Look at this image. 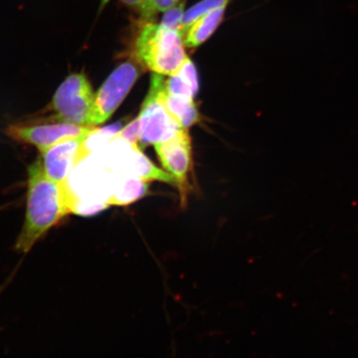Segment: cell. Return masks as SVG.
<instances>
[{"label":"cell","mask_w":358,"mask_h":358,"mask_svg":"<svg viewBox=\"0 0 358 358\" xmlns=\"http://www.w3.org/2000/svg\"><path fill=\"white\" fill-rule=\"evenodd\" d=\"M27 182L24 222L15 248L24 254L67 215L78 213L79 203L69 182H57L47 176L41 157L28 167Z\"/></svg>","instance_id":"6da1fadb"},{"label":"cell","mask_w":358,"mask_h":358,"mask_svg":"<svg viewBox=\"0 0 358 358\" xmlns=\"http://www.w3.org/2000/svg\"><path fill=\"white\" fill-rule=\"evenodd\" d=\"M183 35L151 20H144L136 40L138 62L154 73L176 74L187 57Z\"/></svg>","instance_id":"7a4b0ae2"},{"label":"cell","mask_w":358,"mask_h":358,"mask_svg":"<svg viewBox=\"0 0 358 358\" xmlns=\"http://www.w3.org/2000/svg\"><path fill=\"white\" fill-rule=\"evenodd\" d=\"M165 80L163 75H152L149 93L143 103L138 125V147H145L168 140L182 128L170 113L162 98Z\"/></svg>","instance_id":"3957f363"},{"label":"cell","mask_w":358,"mask_h":358,"mask_svg":"<svg viewBox=\"0 0 358 358\" xmlns=\"http://www.w3.org/2000/svg\"><path fill=\"white\" fill-rule=\"evenodd\" d=\"M94 96L91 83L86 75L73 73L57 88L52 101L55 112L53 119L80 127L94 125Z\"/></svg>","instance_id":"277c9868"},{"label":"cell","mask_w":358,"mask_h":358,"mask_svg":"<svg viewBox=\"0 0 358 358\" xmlns=\"http://www.w3.org/2000/svg\"><path fill=\"white\" fill-rule=\"evenodd\" d=\"M96 127L57 122L37 124H13L6 129V134L13 141L34 145L40 153L59 143L79 137H90Z\"/></svg>","instance_id":"5b68a950"},{"label":"cell","mask_w":358,"mask_h":358,"mask_svg":"<svg viewBox=\"0 0 358 358\" xmlns=\"http://www.w3.org/2000/svg\"><path fill=\"white\" fill-rule=\"evenodd\" d=\"M141 75L140 67L132 60L120 65L94 96V125L105 123L122 105Z\"/></svg>","instance_id":"8992f818"},{"label":"cell","mask_w":358,"mask_h":358,"mask_svg":"<svg viewBox=\"0 0 358 358\" xmlns=\"http://www.w3.org/2000/svg\"><path fill=\"white\" fill-rule=\"evenodd\" d=\"M154 146L161 164L176 179L180 192L181 207H185L192 164L191 138L187 129H182L173 137Z\"/></svg>","instance_id":"52a82bcc"},{"label":"cell","mask_w":358,"mask_h":358,"mask_svg":"<svg viewBox=\"0 0 358 358\" xmlns=\"http://www.w3.org/2000/svg\"><path fill=\"white\" fill-rule=\"evenodd\" d=\"M87 138H71L40 153L47 176L57 182H69L71 171L91 154L87 146Z\"/></svg>","instance_id":"ba28073f"},{"label":"cell","mask_w":358,"mask_h":358,"mask_svg":"<svg viewBox=\"0 0 358 358\" xmlns=\"http://www.w3.org/2000/svg\"><path fill=\"white\" fill-rule=\"evenodd\" d=\"M227 7L217 8L192 22L183 36L185 46L194 48L207 41L222 24Z\"/></svg>","instance_id":"9c48e42d"},{"label":"cell","mask_w":358,"mask_h":358,"mask_svg":"<svg viewBox=\"0 0 358 358\" xmlns=\"http://www.w3.org/2000/svg\"><path fill=\"white\" fill-rule=\"evenodd\" d=\"M162 98L165 106L182 128L189 129L199 122V112L194 99L170 95L164 88Z\"/></svg>","instance_id":"30bf717a"},{"label":"cell","mask_w":358,"mask_h":358,"mask_svg":"<svg viewBox=\"0 0 358 358\" xmlns=\"http://www.w3.org/2000/svg\"><path fill=\"white\" fill-rule=\"evenodd\" d=\"M132 149L137 155L138 178L146 182L158 181L177 187L176 179H174L171 174L155 166V165L142 153L140 147L138 145L133 146Z\"/></svg>","instance_id":"8fae6325"},{"label":"cell","mask_w":358,"mask_h":358,"mask_svg":"<svg viewBox=\"0 0 358 358\" xmlns=\"http://www.w3.org/2000/svg\"><path fill=\"white\" fill-rule=\"evenodd\" d=\"M230 1L231 0H201V1L195 3L194 6L186 10L185 15H183L182 22L183 36H185L186 29L201 16L216 10L217 8L227 6Z\"/></svg>","instance_id":"7c38bea8"},{"label":"cell","mask_w":358,"mask_h":358,"mask_svg":"<svg viewBox=\"0 0 358 358\" xmlns=\"http://www.w3.org/2000/svg\"><path fill=\"white\" fill-rule=\"evenodd\" d=\"M185 0L179 2L176 6L170 8L164 12V15L160 24L167 27L169 29L179 31L182 33V22L185 12Z\"/></svg>","instance_id":"4fadbf2b"},{"label":"cell","mask_w":358,"mask_h":358,"mask_svg":"<svg viewBox=\"0 0 358 358\" xmlns=\"http://www.w3.org/2000/svg\"><path fill=\"white\" fill-rule=\"evenodd\" d=\"M165 90L170 95L194 99L195 93L192 89L177 74L169 76L165 80Z\"/></svg>","instance_id":"5bb4252c"},{"label":"cell","mask_w":358,"mask_h":358,"mask_svg":"<svg viewBox=\"0 0 358 358\" xmlns=\"http://www.w3.org/2000/svg\"><path fill=\"white\" fill-rule=\"evenodd\" d=\"M185 82L189 85L195 93L198 94L199 89L198 73H196V67L194 62L187 57L185 62H183L180 69L176 73Z\"/></svg>","instance_id":"9a60e30c"},{"label":"cell","mask_w":358,"mask_h":358,"mask_svg":"<svg viewBox=\"0 0 358 358\" xmlns=\"http://www.w3.org/2000/svg\"><path fill=\"white\" fill-rule=\"evenodd\" d=\"M120 1L138 13L143 20H154L157 13L152 6L151 0H120Z\"/></svg>","instance_id":"2e32d148"},{"label":"cell","mask_w":358,"mask_h":358,"mask_svg":"<svg viewBox=\"0 0 358 358\" xmlns=\"http://www.w3.org/2000/svg\"><path fill=\"white\" fill-rule=\"evenodd\" d=\"M138 136H140V125H138V119L136 118L116 134L114 138L127 141L133 147L138 146Z\"/></svg>","instance_id":"e0dca14e"},{"label":"cell","mask_w":358,"mask_h":358,"mask_svg":"<svg viewBox=\"0 0 358 358\" xmlns=\"http://www.w3.org/2000/svg\"><path fill=\"white\" fill-rule=\"evenodd\" d=\"M181 0H151L152 6L156 13L165 12L176 6Z\"/></svg>","instance_id":"ac0fdd59"},{"label":"cell","mask_w":358,"mask_h":358,"mask_svg":"<svg viewBox=\"0 0 358 358\" xmlns=\"http://www.w3.org/2000/svg\"><path fill=\"white\" fill-rule=\"evenodd\" d=\"M110 1V0H101V6L100 8L102 10V8H104L107 3H108Z\"/></svg>","instance_id":"d6986e66"}]
</instances>
